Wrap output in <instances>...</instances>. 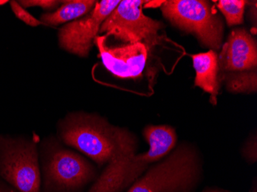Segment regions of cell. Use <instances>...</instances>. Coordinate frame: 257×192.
Masks as SVG:
<instances>
[{
    "label": "cell",
    "instance_id": "4",
    "mask_svg": "<svg viewBox=\"0 0 257 192\" xmlns=\"http://www.w3.org/2000/svg\"><path fill=\"white\" fill-rule=\"evenodd\" d=\"M198 164L196 151L183 144L151 167L128 192L183 191L196 180Z\"/></svg>",
    "mask_w": 257,
    "mask_h": 192
},
{
    "label": "cell",
    "instance_id": "14",
    "mask_svg": "<svg viewBox=\"0 0 257 192\" xmlns=\"http://www.w3.org/2000/svg\"><path fill=\"white\" fill-rule=\"evenodd\" d=\"M248 2L244 0H220L217 7L224 16L229 27L243 23L245 8Z\"/></svg>",
    "mask_w": 257,
    "mask_h": 192
},
{
    "label": "cell",
    "instance_id": "3",
    "mask_svg": "<svg viewBox=\"0 0 257 192\" xmlns=\"http://www.w3.org/2000/svg\"><path fill=\"white\" fill-rule=\"evenodd\" d=\"M162 13L173 25L191 33L203 46L216 52L222 46L224 25L214 5L203 0H168Z\"/></svg>",
    "mask_w": 257,
    "mask_h": 192
},
{
    "label": "cell",
    "instance_id": "10",
    "mask_svg": "<svg viewBox=\"0 0 257 192\" xmlns=\"http://www.w3.org/2000/svg\"><path fill=\"white\" fill-rule=\"evenodd\" d=\"M219 73L242 72L257 66L256 40L245 29L231 32L218 56Z\"/></svg>",
    "mask_w": 257,
    "mask_h": 192
},
{
    "label": "cell",
    "instance_id": "12",
    "mask_svg": "<svg viewBox=\"0 0 257 192\" xmlns=\"http://www.w3.org/2000/svg\"><path fill=\"white\" fill-rule=\"evenodd\" d=\"M96 3L93 0H66L54 12L43 14L40 21L44 25H60L89 14Z\"/></svg>",
    "mask_w": 257,
    "mask_h": 192
},
{
    "label": "cell",
    "instance_id": "7",
    "mask_svg": "<svg viewBox=\"0 0 257 192\" xmlns=\"http://www.w3.org/2000/svg\"><path fill=\"white\" fill-rule=\"evenodd\" d=\"M119 0L96 1L94 7L83 18L69 23L59 31V44L68 53L86 58L99 36L101 26L119 5Z\"/></svg>",
    "mask_w": 257,
    "mask_h": 192
},
{
    "label": "cell",
    "instance_id": "17",
    "mask_svg": "<svg viewBox=\"0 0 257 192\" xmlns=\"http://www.w3.org/2000/svg\"><path fill=\"white\" fill-rule=\"evenodd\" d=\"M244 155L252 162L256 161V138H251L244 148Z\"/></svg>",
    "mask_w": 257,
    "mask_h": 192
},
{
    "label": "cell",
    "instance_id": "5",
    "mask_svg": "<svg viewBox=\"0 0 257 192\" xmlns=\"http://www.w3.org/2000/svg\"><path fill=\"white\" fill-rule=\"evenodd\" d=\"M0 176L18 192H40L37 141L0 136Z\"/></svg>",
    "mask_w": 257,
    "mask_h": 192
},
{
    "label": "cell",
    "instance_id": "13",
    "mask_svg": "<svg viewBox=\"0 0 257 192\" xmlns=\"http://www.w3.org/2000/svg\"><path fill=\"white\" fill-rule=\"evenodd\" d=\"M224 82L226 89L235 93H253L257 90L256 68L242 72L219 73V82Z\"/></svg>",
    "mask_w": 257,
    "mask_h": 192
},
{
    "label": "cell",
    "instance_id": "8",
    "mask_svg": "<svg viewBox=\"0 0 257 192\" xmlns=\"http://www.w3.org/2000/svg\"><path fill=\"white\" fill-rule=\"evenodd\" d=\"M106 39V36H97L94 40L104 66L118 78L140 77L147 63L148 47L140 43L109 46Z\"/></svg>",
    "mask_w": 257,
    "mask_h": 192
},
{
    "label": "cell",
    "instance_id": "15",
    "mask_svg": "<svg viewBox=\"0 0 257 192\" xmlns=\"http://www.w3.org/2000/svg\"><path fill=\"white\" fill-rule=\"evenodd\" d=\"M12 10L14 12L16 17L19 20L25 23L28 26L33 27H39V26L43 25V23L40 20H37L31 14L27 11L25 8H23L17 1H11L10 2ZM44 25V24H43Z\"/></svg>",
    "mask_w": 257,
    "mask_h": 192
},
{
    "label": "cell",
    "instance_id": "16",
    "mask_svg": "<svg viewBox=\"0 0 257 192\" xmlns=\"http://www.w3.org/2000/svg\"><path fill=\"white\" fill-rule=\"evenodd\" d=\"M63 1L59 0H21L18 1L19 4L23 8H30V7H40L45 10H57L61 6Z\"/></svg>",
    "mask_w": 257,
    "mask_h": 192
},
{
    "label": "cell",
    "instance_id": "11",
    "mask_svg": "<svg viewBox=\"0 0 257 192\" xmlns=\"http://www.w3.org/2000/svg\"><path fill=\"white\" fill-rule=\"evenodd\" d=\"M191 58L196 71L195 86L210 94V102L216 105L219 89L217 53L210 50L192 55Z\"/></svg>",
    "mask_w": 257,
    "mask_h": 192
},
{
    "label": "cell",
    "instance_id": "19",
    "mask_svg": "<svg viewBox=\"0 0 257 192\" xmlns=\"http://www.w3.org/2000/svg\"><path fill=\"white\" fill-rule=\"evenodd\" d=\"M0 192H18L14 188L6 187V186L0 185Z\"/></svg>",
    "mask_w": 257,
    "mask_h": 192
},
{
    "label": "cell",
    "instance_id": "1",
    "mask_svg": "<svg viewBox=\"0 0 257 192\" xmlns=\"http://www.w3.org/2000/svg\"><path fill=\"white\" fill-rule=\"evenodd\" d=\"M61 139L99 165L135 154L137 141L125 128L110 125L96 115H67L60 125Z\"/></svg>",
    "mask_w": 257,
    "mask_h": 192
},
{
    "label": "cell",
    "instance_id": "9",
    "mask_svg": "<svg viewBox=\"0 0 257 192\" xmlns=\"http://www.w3.org/2000/svg\"><path fill=\"white\" fill-rule=\"evenodd\" d=\"M47 181L60 188L73 189L87 182L93 174L90 164L69 150H53L46 162Z\"/></svg>",
    "mask_w": 257,
    "mask_h": 192
},
{
    "label": "cell",
    "instance_id": "20",
    "mask_svg": "<svg viewBox=\"0 0 257 192\" xmlns=\"http://www.w3.org/2000/svg\"><path fill=\"white\" fill-rule=\"evenodd\" d=\"M7 3H8L7 0H0V6L5 5Z\"/></svg>",
    "mask_w": 257,
    "mask_h": 192
},
{
    "label": "cell",
    "instance_id": "18",
    "mask_svg": "<svg viewBox=\"0 0 257 192\" xmlns=\"http://www.w3.org/2000/svg\"><path fill=\"white\" fill-rule=\"evenodd\" d=\"M248 17L251 23H253L254 27H256V1H253L249 4Z\"/></svg>",
    "mask_w": 257,
    "mask_h": 192
},
{
    "label": "cell",
    "instance_id": "6",
    "mask_svg": "<svg viewBox=\"0 0 257 192\" xmlns=\"http://www.w3.org/2000/svg\"><path fill=\"white\" fill-rule=\"evenodd\" d=\"M145 4L142 0L120 1L102 23L99 33H106V37H113L124 44L144 43L150 49L157 43L163 24L144 14Z\"/></svg>",
    "mask_w": 257,
    "mask_h": 192
},
{
    "label": "cell",
    "instance_id": "2",
    "mask_svg": "<svg viewBox=\"0 0 257 192\" xmlns=\"http://www.w3.org/2000/svg\"><path fill=\"white\" fill-rule=\"evenodd\" d=\"M150 149L143 154L115 160L106 166L89 192H119L137 179L152 163L167 155L177 143V134L169 125H150L144 131Z\"/></svg>",
    "mask_w": 257,
    "mask_h": 192
}]
</instances>
